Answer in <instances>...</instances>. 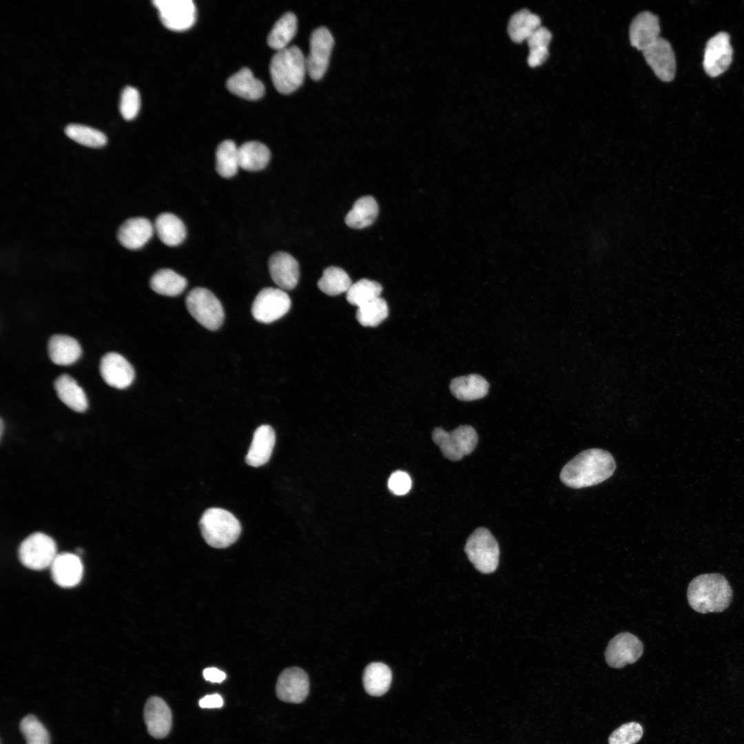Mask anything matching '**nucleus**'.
I'll return each mask as SVG.
<instances>
[{
	"instance_id": "de8ad7c7",
	"label": "nucleus",
	"mask_w": 744,
	"mask_h": 744,
	"mask_svg": "<svg viewBox=\"0 0 744 744\" xmlns=\"http://www.w3.org/2000/svg\"><path fill=\"white\" fill-rule=\"evenodd\" d=\"M0 426H1V433H0V435H1V437H2V435H3V427H4V425H3V420H2V419H1V424H0Z\"/></svg>"
},
{
	"instance_id": "49530a36",
	"label": "nucleus",
	"mask_w": 744,
	"mask_h": 744,
	"mask_svg": "<svg viewBox=\"0 0 744 744\" xmlns=\"http://www.w3.org/2000/svg\"><path fill=\"white\" fill-rule=\"evenodd\" d=\"M203 674L205 680L212 683H221L226 679L224 672L214 667L205 668Z\"/></svg>"
},
{
	"instance_id": "c03bdc74",
	"label": "nucleus",
	"mask_w": 744,
	"mask_h": 744,
	"mask_svg": "<svg viewBox=\"0 0 744 744\" xmlns=\"http://www.w3.org/2000/svg\"><path fill=\"white\" fill-rule=\"evenodd\" d=\"M548 55V49L546 47L530 49L528 63L531 67L540 65L547 59Z\"/></svg>"
},
{
	"instance_id": "a878e982",
	"label": "nucleus",
	"mask_w": 744,
	"mask_h": 744,
	"mask_svg": "<svg viewBox=\"0 0 744 744\" xmlns=\"http://www.w3.org/2000/svg\"><path fill=\"white\" fill-rule=\"evenodd\" d=\"M488 389V382L478 374L455 378L450 384L451 393L457 399L462 401L481 399L487 395Z\"/></svg>"
},
{
	"instance_id": "bb28decb",
	"label": "nucleus",
	"mask_w": 744,
	"mask_h": 744,
	"mask_svg": "<svg viewBox=\"0 0 744 744\" xmlns=\"http://www.w3.org/2000/svg\"><path fill=\"white\" fill-rule=\"evenodd\" d=\"M154 229L159 239L169 247L180 245L187 235L183 222L171 213H163L158 215L155 220Z\"/></svg>"
},
{
	"instance_id": "b1692460",
	"label": "nucleus",
	"mask_w": 744,
	"mask_h": 744,
	"mask_svg": "<svg viewBox=\"0 0 744 744\" xmlns=\"http://www.w3.org/2000/svg\"><path fill=\"white\" fill-rule=\"evenodd\" d=\"M48 355L56 364L68 366L76 362L81 355L82 349L79 342L66 335L56 334L48 342Z\"/></svg>"
},
{
	"instance_id": "7ed1b4c3",
	"label": "nucleus",
	"mask_w": 744,
	"mask_h": 744,
	"mask_svg": "<svg viewBox=\"0 0 744 744\" xmlns=\"http://www.w3.org/2000/svg\"><path fill=\"white\" fill-rule=\"evenodd\" d=\"M270 75L276 89L290 94L303 83L307 71L306 58L297 46L277 51L270 62Z\"/></svg>"
},
{
	"instance_id": "a19ab883",
	"label": "nucleus",
	"mask_w": 744,
	"mask_h": 744,
	"mask_svg": "<svg viewBox=\"0 0 744 744\" xmlns=\"http://www.w3.org/2000/svg\"><path fill=\"white\" fill-rule=\"evenodd\" d=\"M141 99L138 91L131 86H126L122 91L120 102V112L126 121L134 119L138 113Z\"/></svg>"
},
{
	"instance_id": "0eeeda50",
	"label": "nucleus",
	"mask_w": 744,
	"mask_h": 744,
	"mask_svg": "<svg viewBox=\"0 0 744 744\" xmlns=\"http://www.w3.org/2000/svg\"><path fill=\"white\" fill-rule=\"evenodd\" d=\"M432 438L443 455L452 461L460 460L471 453L478 441L477 432L468 425L459 426L451 432L437 427L432 433Z\"/></svg>"
},
{
	"instance_id": "f03ea898",
	"label": "nucleus",
	"mask_w": 744,
	"mask_h": 744,
	"mask_svg": "<svg viewBox=\"0 0 744 744\" xmlns=\"http://www.w3.org/2000/svg\"><path fill=\"white\" fill-rule=\"evenodd\" d=\"M687 597L690 606L698 612H719L731 603L732 590L723 575L703 574L690 581Z\"/></svg>"
},
{
	"instance_id": "72a5a7b5",
	"label": "nucleus",
	"mask_w": 744,
	"mask_h": 744,
	"mask_svg": "<svg viewBox=\"0 0 744 744\" xmlns=\"http://www.w3.org/2000/svg\"><path fill=\"white\" fill-rule=\"evenodd\" d=\"M239 164L238 147L231 140L221 142L216 151V169L225 178L233 177L238 172Z\"/></svg>"
},
{
	"instance_id": "5701e85b",
	"label": "nucleus",
	"mask_w": 744,
	"mask_h": 744,
	"mask_svg": "<svg viewBox=\"0 0 744 744\" xmlns=\"http://www.w3.org/2000/svg\"><path fill=\"white\" fill-rule=\"evenodd\" d=\"M226 86L232 94L247 100L260 99L265 93L263 83L247 68H243L227 81Z\"/></svg>"
},
{
	"instance_id": "39448f33",
	"label": "nucleus",
	"mask_w": 744,
	"mask_h": 744,
	"mask_svg": "<svg viewBox=\"0 0 744 744\" xmlns=\"http://www.w3.org/2000/svg\"><path fill=\"white\" fill-rule=\"evenodd\" d=\"M464 550L468 559L480 572L488 574L497 569L499 548L487 528L480 527L475 530L467 539Z\"/></svg>"
},
{
	"instance_id": "9b49d317",
	"label": "nucleus",
	"mask_w": 744,
	"mask_h": 744,
	"mask_svg": "<svg viewBox=\"0 0 744 744\" xmlns=\"http://www.w3.org/2000/svg\"><path fill=\"white\" fill-rule=\"evenodd\" d=\"M334 44L333 37L325 27L314 30L310 37V51L306 59L307 72L313 80H320L325 74Z\"/></svg>"
},
{
	"instance_id": "f3484780",
	"label": "nucleus",
	"mask_w": 744,
	"mask_h": 744,
	"mask_svg": "<svg viewBox=\"0 0 744 744\" xmlns=\"http://www.w3.org/2000/svg\"><path fill=\"white\" fill-rule=\"evenodd\" d=\"M144 720L148 733L155 738H163L170 732L172 712L167 704L158 696L149 697L144 707Z\"/></svg>"
},
{
	"instance_id": "a18cd8bd",
	"label": "nucleus",
	"mask_w": 744,
	"mask_h": 744,
	"mask_svg": "<svg viewBox=\"0 0 744 744\" xmlns=\"http://www.w3.org/2000/svg\"><path fill=\"white\" fill-rule=\"evenodd\" d=\"M202 708H220L223 705V697L218 694H207L199 701Z\"/></svg>"
},
{
	"instance_id": "4c0bfd02",
	"label": "nucleus",
	"mask_w": 744,
	"mask_h": 744,
	"mask_svg": "<svg viewBox=\"0 0 744 744\" xmlns=\"http://www.w3.org/2000/svg\"><path fill=\"white\" fill-rule=\"evenodd\" d=\"M65 133L72 140L90 147H101L107 143V137L103 132L83 125L69 124L65 128Z\"/></svg>"
},
{
	"instance_id": "2f4dec72",
	"label": "nucleus",
	"mask_w": 744,
	"mask_h": 744,
	"mask_svg": "<svg viewBox=\"0 0 744 744\" xmlns=\"http://www.w3.org/2000/svg\"><path fill=\"white\" fill-rule=\"evenodd\" d=\"M540 24L541 19L538 15L528 9H521L511 16L508 24V32L513 41L519 43L527 39L541 26Z\"/></svg>"
},
{
	"instance_id": "6e6552de",
	"label": "nucleus",
	"mask_w": 744,
	"mask_h": 744,
	"mask_svg": "<svg viewBox=\"0 0 744 744\" xmlns=\"http://www.w3.org/2000/svg\"><path fill=\"white\" fill-rule=\"evenodd\" d=\"M18 555L21 563L26 568L42 570L50 567L57 555L56 545L48 535L34 533L21 543Z\"/></svg>"
},
{
	"instance_id": "2eb2a0df",
	"label": "nucleus",
	"mask_w": 744,
	"mask_h": 744,
	"mask_svg": "<svg viewBox=\"0 0 744 744\" xmlns=\"http://www.w3.org/2000/svg\"><path fill=\"white\" fill-rule=\"evenodd\" d=\"M647 63L663 81L673 80L676 72V59L670 43L663 37L642 51Z\"/></svg>"
},
{
	"instance_id": "9d476101",
	"label": "nucleus",
	"mask_w": 744,
	"mask_h": 744,
	"mask_svg": "<svg viewBox=\"0 0 744 744\" xmlns=\"http://www.w3.org/2000/svg\"><path fill=\"white\" fill-rule=\"evenodd\" d=\"M159 18L165 27L173 31H184L195 23L196 9L192 0H154Z\"/></svg>"
},
{
	"instance_id": "37998d69",
	"label": "nucleus",
	"mask_w": 744,
	"mask_h": 744,
	"mask_svg": "<svg viewBox=\"0 0 744 744\" xmlns=\"http://www.w3.org/2000/svg\"><path fill=\"white\" fill-rule=\"evenodd\" d=\"M552 38L551 32L546 28L539 26L526 39L529 49L548 47Z\"/></svg>"
},
{
	"instance_id": "473e14b6",
	"label": "nucleus",
	"mask_w": 744,
	"mask_h": 744,
	"mask_svg": "<svg viewBox=\"0 0 744 744\" xmlns=\"http://www.w3.org/2000/svg\"><path fill=\"white\" fill-rule=\"evenodd\" d=\"M297 31V18L292 12L283 14L274 24L267 37V43L276 52L287 48Z\"/></svg>"
},
{
	"instance_id": "dca6fc26",
	"label": "nucleus",
	"mask_w": 744,
	"mask_h": 744,
	"mask_svg": "<svg viewBox=\"0 0 744 744\" xmlns=\"http://www.w3.org/2000/svg\"><path fill=\"white\" fill-rule=\"evenodd\" d=\"M99 369L103 380L109 386L118 389L127 388L134 380L133 366L117 353L110 352L104 355L101 360Z\"/></svg>"
},
{
	"instance_id": "c756f323",
	"label": "nucleus",
	"mask_w": 744,
	"mask_h": 744,
	"mask_svg": "<svg viewBox=\"0 0 744 744\" xmlns=\"http://www.w3.org/2000/svg\"><path fill=\"white\" fill-rule=\"evenodd\" d=\"M378 205L371 196H362L353 204L347 214L345 223L353 229H362L373 223L378 214Z\"/></svg>"
},
{
	"instance_id": "4be33fe9",
	"label": "nucleus",
	"mask_w": 744,
	"mask_h": 744,
	"mask_svg": "<svg viewBox=\"0 0 744 744\" xmlns=\"http://www.w3.org/2000/svg\"><path fill=\"white\" fill-rule=\"evenodd\" d=\"M275 439V433L271 426L264 424L257 428L245 457L246 463L254 467L266 464L271 455Z\"/></svg>"
},
{
	"instance_id": "a211bd4d",
	"label": "nucleus",
	"mask_w": 744,
	"mask_h": 744,
	"mask_svg": "<svg viewBox=\"0 0 744 744\" xmlns=\"http://www.w3.org/2000/svg\"><path fill=\"white\" fill-rule=\"evenodd\" d=\"M270 276L282 290H291L298 282L300 270L298 261L289 253L278 251L268 262Z\"/></svg>"
},
{
	"instance_id": "412c9836",
	"label": "nucleus",
	"mask_w": 744,
	"mask_h": 744,
	"mask_svg": "<svg viewBox=\"0 0 744 744\" xmlns=\"http://www.w3.org/2000/svg\"><path fill=\"white\" fill-rule=\"evenodd\" d=\"M154 227L147 218L134 217L126 220L119 227L117 238L125 248L136 250L143 247L152 237Z\"/></svg>"
},
{
	"instance_id": "58836bf2",
	"label": "nucleus",
	"mask_w": 744,
	"mask_h": 744,
	"mask_svg": "<svg viewBox=\"0 0 744 744\" xmlns=\"http://www.w3.org/2000/svg\"><path fill=\"white\" fill-rule=\"evenodd\" d=\"M19 729L26 744H50L48 730L33 714H28L21 719Z\"/></svg>"
},
{
	"instance_id": "c9c22d12",
	"label": "nucleus",
	"mask_w": 744,
	"mask_h": 744,
	"mask_svg": "<svg viewBox=\"0 0 744 744\" xmlns=\"http://www.w3.org/2000/svg\"><path fill=\"white\" fill-rule=\"evenodd\" d=\"M382 285L373 280L363 278L351 285L347 291V300L360 307L380 297Z\"/></svg>"
},
{
	"instance_id": "7c9ffc66",
	"label": "nucleus",
	"mask_w": 744,
	"mask_h": 744,
	"mask_svg": "<svg viewBox=\"0 0 744 744\" xmlns=\"http://www.w3.org/2000/svg\"><path fill=\"white\" fill-rule=\"evenodd\" d=\"M187 280L170 269L158 270L151 278L149 285L156 293L167 296L180 295L186 288Z\"/></svg>"
},
{
	"instance_id": "6ab92c4d",
	"label": "nucleus",
	"mask_w": 744,
	"mask_h": 744,
	"mask_svg": "<svg viewBox=\"0 0 744 744\" xmlns=\"http://www.w3.org/2000/svg\"><path fill=\"white\" fill-rule=\"evenodd\" d=\"M660 32L658 17L650 12H641L633 19L630 24V43L637 50L643 51L660 37Z\"/></svg>"
},
{
	"instance_id": "e433bc0d",
	"label": "nucleus",
	"mask_w": 744,
	"mask_h": 744,
	"mask_svg": "<svg viewBox=\"0 0 744 744\" xmlns=\"http://www.w3.org/2000/svg\"><path fill=\"white\" fill-rule=\"evenodd\" d=\"M389 314L386 302L379 297L358 307L356 319L364 327H376L384 320Z\"/></svg>"
},
{
	"instance_id": "c85d7f7f",
	"label": "nucleus",
	"mask_w": 744,
	"mask_h": 744,
	"mask_svg": "<svg viewBox=\"0 0 744 744\" xmlns=\"http://www.w3.org/2000/svg\"><path fill=\"white\" fill-rule=\"evenodd\" d=\"M240 167L249 172H258L268 165L271 152L269 148L258 141H248L238 147Z\"/></svg>"
},
{
	"instance_id": "aec40b11",
	"label": "nucleus",
	"mask_w": 744,
	"mask_h": 744,
	"mask_svg": "<svg viewBox=\"0 0 744 744\" xmlns=\"http://www.w3.org/2000/svg\"><path fill=\"white\" fill-rule=\"evenodd\" d=\"M50 568L52 579L62 588H72L78 585L83 577L81 560L73 553L57 554Z\"/></svg>"
},
{
	"instance_id": "423d86ee",
	"label": "nucleus",
	"mask_w": 744,
	"mask_h": 744,
	"mask_svg": "<svg viewBox=\"0 0 744 744\" xmlns=\"http://www.w3.org/2000/svg\"><path fill=\"white\" fill-rule=\"evenodd\" d=\"M185 303L191 316L207 329L215 331L222 325L225 318L223 307L209 290L193 289L187 294Z\"/></svg>"
},
{
	"instance_id": "4468645a",
	"label": "nucleus",
	"mask_w": 744,
	"mask_h": 744,
	"mask_svg": "<svg viewBox=\"0 0 744 744\" xmlns=\"http://www.w3.org/2000/svg\"><path fill=\"white\" fill-rule=\"evenodd\" d=\"M276 692L282 701L300 703L305 700L309 692L307 674L298 667L288 668L279 675Z\"/></svg>"
},
{
	"instance_id": "f257e3e1",
	"label": "nucleus",
	"mask_w": 744,
	"mask_h": 744,
	"mask_svg": "<svg viewBox=\"0 0 744 744\" xmlns=\"http://www.w3.org/2000/svg\"><path fill=\"white\" fill-rule=\"evenodd\" d=\"M615 468V461L609 452L590 448L579 453L563 467L560 480L572 488H586L608 479Z\"/></svg>"
},
{
	"instance_id": "ddd939ff",
	"label": "nucleus",
	"mask_w": 744,
	"mask_h": 744,
	"mask_svg": "<svg viewBox=\"0 0 744 744\" xmlns=\"http://www.w3.org/2000/svg\"><path fill=\"white\" fill-rule=\"evenodd\" d=\"M733 50L730 36L721 32L711 37L705 48L703 65L705 72L716 77L727 70L732 61Z\"/></svg>"
},
{
	"instance_id": "20e7f679",
	"label": "nucleus",
	"mask_w": 744,
	"mask_h": 744,
	"mask_svg": "<svg viewBox=\"0 0 744 744\" xmlns=\"http://www.w3.org/2000/svg\"><path fill=\"white\" fill-rule=\"evenodd\" d=\"M203 539L210 546L227 548L236 541L241 533L238 520L230 512L211 508L203 514L200 523Z\"/></svg>"
},
{
	"instance_id": "79ce46f5",
	"label": "nucleus",
	"mask_w": 744,
	"mask_h": 744,
	"mask_svg": "<svg viewBox=\"0 0 744 744\" xmlns=\"http://www.w3.org/2000/svg\"><path fill=\"white\" fill-rule=\"evenodd\" d=\"M411 484V479L407 473L397 471L389 478L388 487L393 494L402 495L410 490Z\"/></svg>"
},
{
	"instance_id": "1a4fd4ad",
	"label": "nucleus",
	"mask_w": 744,
	"mask_h": 744,
	"mask_svg": "<svg viewBox=\"0 0 744 744\" xmlns=\"http://www.w3.org/2000/svg\"><path fill=\"white\" fill-rule=\"evenodd\" d=\"M290 307V298L284 290L267 287L256 296L251 306V313L258 322L271 323L285 316Z\"/></svg>"
},
{
	"instance_id": "cd10ccee",
	"label": "nucleus",
	"mask_w": 744,
	"mask_h": 744,
	"mask_svg": "<svg viewBox=\"0 0 744 744\" xmlns=\"http://www.w3.org/2000/svg\"><path fill=\"white\" fill-rule=\"evenodd\" d=\"M362 680L364 688L369 694L380 696L389 689L392 681V673L386 665L374 662L365 668Z\"/></svg>"
},
{
	"instance_id": "f8f14e48",
	"label": "nucleus",
	"mask_w": 744,
	"mask_h": 744,
	"mask_svg": "<svg viewBox=\"0 0 744 744\" xmlns=\"http://www.w3.org/2000/svg\"><path fill=\"white\" fill-rule=\"evenodd\" d=\"M643 645L639 639L629 632H621L609 642L605 658L607 663L614 668H621L635 663L642 655Z\"/></svg>"
},
{
	"instance_id": "393cba45",
	"label": "nucleus",
	"mask_w": 744,
	"mask_h": 744,
	"mask_svg": "<svg viewBox=\"0 0 744 744\" xmlns=\"http://www.w3.org/2000/svg\"><path fill=\"white\" fill-rule=\"evenodd\" d=\"M54 386L59 398L70 409L79 413L87 410V396L72 377L68 374L61 375L55 380Z\"/></svg>"
},
{
	"instance_id": "ea45409f",
	"label": "nucleus",
	"mask_w": 744,
	"mask_h": 744,
	"mask_svg": "<svg viewBox=\"0 0 744 744\" xmlns=\"http://www.w3.org/2000/svg\"><path fill=\"white\" fill-rule=\"evenodd\" d=\"M641 725L637 722H630L616 729L608 738L609 744H635L642 737Z\"/></svg>"
},
{
	"instance_id": "f704fd0d",
	"label": "nucleus",
	"mask_w": 744,
	"mask_h": 744,
	"mask_svg": "<svg viewBox=\"0 0 744 744\" xmlns=\"http://www.w3.org/2000/svg\"><path fill=\"white\" fill-rule=\"evenodd\" d=\"M351 285V280L344 270L333 266L324 270L322 277L318 282L320 290L329 296L347 293Z\"/></svg>"
}]
</instances>
